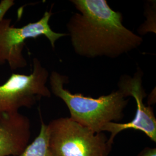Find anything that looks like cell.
<instances>
[{"label":"cell","mask_w":156,"mask_h":156,"mask_svg":"<svg viewBox=\"0 0 156 156\" xmlns=\"http://www.w3.org/2000/svg\"><path fill=\"white\" fill-rule=\"evenodd\" d=\"M52 156H109L113 144L105 133H95L72 120L59 117L47 124Z\"/></svg>","instance_id":"3"},{"label":"cell","mask_w":156,"mask_h":156,"mask_svg":"<svg viewBox=\"0 0 156 156\" xmlns=\"http://www.w3.org/2000/svg\"><path fill=\"white\" fill-rule=\"evenodd\" d=\"M31 123L19 112L0 117V156H19L29 144Z\"/></svg>","instance_id":"7"},{"label":"cell","mask_w":156,"mask_h":156,"mask_svg":"<svg viewBox=\"0 0 156 156\" xmlns=\"http://www.w3.org/2000/svg\"><path fill=\"white\" fill-rule=\"evenodd\" d=\"M33 65L30 75L13 73L0 85V117L4 114L19 112L23 107L31 108L42 97L51 96L46 86L49 78L48 71L37 58H34Z\"/></svg>","instance_id":"5"},{"label":"cell","mask_w":156,"mask_h":156,"mask_svg":"<svg viewBox=\"0 0 156 156\" xmlns=\"http://www.w3.org/2000/svg\"><path fill=\"white\" fill-rule=\"evenodd\" d=\"M136 156H156V148L146 147L140 151Z\"/></svg>","instance_id":"10"},{"label":"cell","mask_w":156,"mask_h":156,"mask_svg":"<svg viewBox=\"0 0 156 156\" xmlns=\"http://www.w3.org/2000/svg\"><path fill=\"white\" fill-rule=\"evenodd\" d=\"M52 12L46 11L39 20L30 23L22 27L11 25V19H4L0 22V66L8 62L10 69L16 70L27 66L23 50L25 41L30 38L36 39L45 36L50 42L53 49L60 38L68 34L56 33L50 27L49 20Z\"/></svg>","instance_id":"4"},{"label":"cell","mask_w":156,"mask_h":156,"mask_svg":"<svg viewBox=\"0 0 156 156\" xmlns=\"http://www.w3.org/2000/svg\"><path fill=\"white\" fill-rule=\"evenodd\" d=\"M50 91L60 98L67 106L69 118L95 133H103L106 124L119 122L124 116V111L129 100L118 89L97 98L80 93L73 94L64 87L69 83L68 76L56 71L49 75Z\"/></svg>","instance_id":"2"},{"label":"cell","mask_w":156,"mask_h":156,"mask_svg":"<svg viewBox=\"0 0 156 156\" xmlns=\"http://www.w3.org/2000/svg\"><path fill=\"white\" fill-rule=\"evenodd\" d=\"M79 12L67 24L73 49L88 58H117L137 49L143 38L126 28L123 15L106 0H71Z\"/></svg>","instance_id":"1"},{"label":"cell","mask_w":156,"mask_h":156,"mask_svg":"<svg viewBox=\"0 0 156 156\" xmlns=\"http://www.w3.org/2000/svg\"><path fill=\"white\" fill-rule=\"evenodd\" d=\"M143 73L138 68L133 76L127 75L121 76L117 83L118 89L125 97H133L136 105V110L133 120L126 123L111 122L104 127L102 132L110 133L109 141L113 144V140L117 134L126 129H133L142 132L153 142H156V118L153 108L146 106L144 99L147 96L142 86Z\"/></svg>","instance_id":"6"},{"label":"cell","mask_w":156,"mask_h":156,"mask_svg":"<svg viewBox=\"0 0 156 156\" xmlns=\"http://www.w3.org/2000/svg\"><path fill=\"white\" fill-rule=\"evenodd\" d=\"M19 156H52L49 147L47 124L42 119L38 135Z\"/></svg>","instance_id":"8"},{"label":"cell","mask_w":156,"mask_h":156,"mask_svg":"<svg viewBox=\"0 0 156 156\" xmlns=\"http://www.w3.org/2000/svg\"><path fill=\"white\" fill-rule=\"evenodd\" d=\"M15 5L13 0H2L0 2V22L3 20L7 12Z\"/></svg>","instance_id":"9"}]
</instances>
